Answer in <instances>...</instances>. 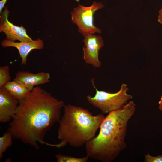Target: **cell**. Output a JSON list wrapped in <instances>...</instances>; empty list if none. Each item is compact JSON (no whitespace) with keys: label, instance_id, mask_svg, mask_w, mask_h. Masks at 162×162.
Listing matches in <instances>:
<instances>
[{"label":"cell","instance_id":"6da1fadb","mask_svg":"<svg viewBox=\"0 0 162 162\" xmlns=\"http://www.w3.org/2000/svg\"><path fill=\"white\" fill-rule=\"evenodd\" d=\"M64 102L39 86L35 87L23 99L18 101L16 113L7 130L13 138L39 148L38 143L47 145L46 134L61 118Z\"/></svg>","mask_w":162,"mask_h":162},{"label":"cell","instance_id":"7a4b0ae2","mask_svg":"<svg viewBox=\"0 0 162 162\" xmlns=\"http://www.w3.org/2000/svg\"><path fill=\"white\" fill-rule=\"evenodd\" d=\"M135 106L134 102L130 101L105 117L98 134L85 144L89 158L111 162L124 150L127 146L125 140L128 123L135 112Z\"/></svg>","mask_w":162,"mask_h":162},{"label":"cell","instance_id":"3957f363","mask_svg":"<svg viewBox=\"0 0 162 162\" xmlns=\"http://www.w3.org/2000/svg\"><path fill=\"white\" fill-rule=\"evenodd\" d=\"M63 108L57 131L60 142L49 146L61 148L68 144L81 147L95 136L105 116L102 114L94 116L87 109L70 104Z\"/></svg>","mask_w":162,"mask_h":162},{"label":"cell","instance_id":"277c9868","mask_svg":"<svg viewBox=\"0 0 162 162\" xmlns=\"http://www.w3.org/2000/svg\"><path fill=\"white\" fill-rule=\"evenodd\" d=\"M92 86L95 89V95H87L86 99L88 103L100 110L103 114L108 113L121 108L132 96L127 93L129 88L123 84L120 90L115 93H111L97 88L94 84V79L91 80Z\"/></svg>","mask_w":162,"mask_h":162},{"label":"cell","instance_id":"5b68a950","mask_svg":"<svg viewBox=\"0 0 162 162\" xmlns=\"http://www.w3.org/2000/svg\"><path fill=\"white\" fill-rule=\"evenodd\" d=\"M104 7L101 3L94 2L89 7L79 4L71 12L72 22L77 25L79 32L83 36L101 33V31L94 24L93 16L97 10Z\"/></svg>","mask_w":162,"mask_h":162},{"label":"cell","instance_id":"8992f818","mask_svg":"<svg viewBox=\"0 0 162 162\" xmlns=\"http://www.w3.org/2000/svg\"><path fill=\"white\" fill-rule=\"evenodd\" d=\"M83 40V59L85 62L95 68H99L101 63L99 59V53L104 45V41L99 35L87 34Z\"/></svg>","mask_w":162,"mask_h":162},{"label":"cell","instance_id":"52a82bcc","mask_svg":"<svg viewBox=\"0 0 162 162\" xmlns=\"http://www.w3.org/2000/svg\"><path fill=\"white\" fill-rule=\"evenodd\" d=\"M0 16V32L4 33L7 39L14 41L30 42L33 40L27 34L26 30L22 26L14 25L9 21L8 17L9 11L6 7Z\"/></svg>","mask_w":162,"mask_h":162},{"label":"cell","instance_id":"ba28073f","mask_svg":"<svg viewBox=\"0 0 162 162\" xmlns=\"http://www.w3.org/2000/svg\"><path fill=\"white\" fill-rule=\"evenodd\" d=\"M18 101L4 88L0 87V122L4 123L12 119L15 114Z\"/></svg>","mask_w":162,"mask_h":162},{"label":"cell","instance_id":"9c48e42d","mask_svg":"<svg viewBox=\"0 0 162 162\" xmlns=\"http://www.w3.org/2000/svg\"><path fill=\"white\" fill-rule=\"evenodd\" d=\"M50 78V74L47 72H42L33 74L28 71H20L16 73L14 80L30 91L36 86L49 82Z\"/></svg>","mask_w":162,"mask_h":162},{"label":"cell","instance_id":"30bf717a","mask_svg":"<svg viewBox=\"0 0 162 162\" xmlns=\"http://www.w3.org/2000/svg\"><path fill=\"white\" fill-rule=\"evenodd\" d=\"M1 45L4 48L12 47L17 48L21 58V64L22 65L26 64L27 57L32 50H41L44 47L43 41L39 38L30 42H15L6 39L2 41Z\"/></svg>","mask_w":162,"mask_h":162},{"label":"cell","instance_id":"8fae6325","mask_svg":"<svg viewBox=\"0 0 162 162\" xmlns=\"http://www.w3.org/2000/svg\"><path fill=\"white\" fill-rule=\"evenodd\" d=\"M4 86L18 101L24 99L30 92L24 86L14 80L11 81Z\"/></svg>","mask_w":162,"mask_h":162},{"label":"cell","instance_id":"7c38bea8","mask_svg":"<svg viewBox=\"0 0 162 162\" xmlns=\"http://www.w3.org/2000/svg\"><path fill=\"white\" fill-rule=\"evenodd\" d=\"M13 136L11 133L7 131L4 133L0 137V159L3 157V153L7 149L11 146L12 144Z\"/></svg>","mask_w":162,"mask_h":162},{"label":"cell","instance_id":"4fadbf2b","mask_svg":"<svg viewBox=\"0 0 162 162\" xmlns=\"http://www.w3.org/2000/svg\"><path fill=\"white\" fill-rule=\"evenodd\" d=\"M55 157L58 162H86L89 158L87 155L84 157L76 158L60 154H56Z\"/></svg>","mask_w":162,"mask_h":162},{"label":"cell","instance_id":"5bb4252c","mask_svg":"<svg viewBox=\"0 0 162 162\" xmlns=\"http://www.w3.org/2000/svg\"><path fill=\"white\" fill-rule=\"evenodd\" d=\"M11 81L9 67L8 65L0 67V87L4 86Z\"/></svg>","mask_w":162,"mask_h":162},{"label":"cell","instance_id":"9a60e30c","mask_svg":"<svg viewBox=\"0 0 162 162\" xmlns=\"http://www.w3.org/2000/svg\"><path fill=\"white\" fill-rule=\"evenodd\" d=\"M145 162H162V155L154 157L148 153L145 156Z\"/></svg>","mask_w":162,"mask_h":162},{"label":"cell","instance_id":"2e32d148","mask_svg":"<svg viewBox=\"0 0 162 162\" xmlns=\"http://www.w3.org/2000/svg\"><path fill=\"white\" fill-rule=\"evenodd\" d=\"M158 20L159 23L162 24V6L158 12Z\"/></svg>","mask_w":162,"mask_h":162},{"label":"cell","instance_id":"e0dca14e","mask_svg":"<svg viewBox=\"0 0 162 162\" xmlns=\"http://www.w3.org/2000/svg\"><path fill=\"white\" fill-rule=\"evenodd\" d=\"M8 0H1L0 1V12L2 13L3 9L4 8V5Z\"/></svg>","mask_w":162,"mask_h":162},{"label":"cell","instance_id":"ac0fdd59","mask_svg":"<svg viewBox=\"0 0 162 162\" xmlns=\"http://www.w3.org/2000/svg\"><path fill=\"white\" fill-rule=\"evenodd\" d=\"M158 104H159V108L162 111V95L161 96L160 100L158 102Z\"/></svg>","mask_w":162,"mask_h":162}]
</instances>
